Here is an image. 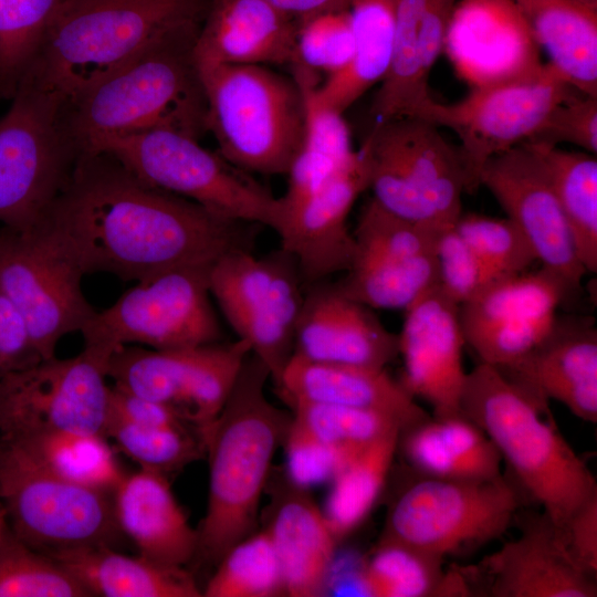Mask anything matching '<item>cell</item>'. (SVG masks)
I'll return each instance as SVG.
<instances>
[{"label": "cell", "mask_w": 597, "mask_h": 597, "mask_svg": "<svg viewBox=\"0 0 597 597\" xmlns=\"http://www.w3.org/2000/svg\"><path fill=\"white\" fill-rule=\"evenodd\" d=\"M41 224L84 275L101 272L137 282L252 251L261 227L154 188L104 151L80 155Z\"/></svg>", "instance_id": "1"}, {"label": "cell", "mask_w": 597, "mask_h": 597, "mask_svg": "<svg viewBox=\"0 0 597 597\" xmlns=\"http://www.w3.org/2000/svg\"><path fill=\"white\" fill-rule=\"evenodd\" d=\"M208 0H61L23 77L65 107L151 46L198 31Z\"/></svg>", "instance_id": "2"}, {"label": "cell", "mask_w": 597, "mask_h": 597, "mask_svg": "<svg viewBox=\"0 0 597 597\" xmlns=\"http://www.w3.org/2000/svg\"><path fill=\"white\" fill-rule=\"evenodd\" d=\"M265 365L248 356L222 410L206 432L209 492L196 558L216 566L256 526L272 460L292 417L264 395Z\"/></svg>", "instance_id": "3"}, {"label": "cell", "mask_w": 597, "mask_h": 597, "mask_svg": "<svg viewBox=\"0 0 597 597\" xmlns=\"http://www.w3.org/2000/svg\"><path fill=\"white\" fill-rule=\"evenodd\" d=\"M461 412L488 436L556 527L597 494L595 476L554 425L548 402L496 368L479 363L467 373Z\"/></svg>", "instance_id": "4"}, {"label": "cell", "mask_w": 597, "mask_h": 597, "mask_svg": "<svg viewBox=\"0 0 597 597\" xmlns=\"http://www.w3.org/2000/svg\"><path fill=\"white\" fill-rule=\"evenodd\" d=\"M197 33L151 46L65 107L69 132L81 153L149 130L197 139L207 130V102L192 57Z\"/></svg>", "instance_id": "5"}, {"label": "cell", "mask_w": 597, "mask_h": 597, "mask_svg": "<svg viewBox=\"0 0 597 597\" xmlns=\"http://www.w3.org/2000/svg\"><path fill=\"white\" fill-rule=\"evenodd\" d=\"M206 96V129L230 164L287 175L301 148L305 108L300 85L265 65L197 69Z\"/></svg>", "instance_id": "6"}, {"label": "cell", "mask_w": 597, "mask_h": 597, "mask_svg": "<svg viewBox=\"0 0 597 597\" xmlns=\"http://www.w3.org/2000/svg\"><path fill=\"white\" fill-rule=\"evenodd\" d=\"M417 116L375 123L359 148L375 199L386 210L438 231L462 214L465 178L458 148Z\"/></svg>", "instance_id": "7"}, {"label": "cell", "mask_w": 597, "mask_h": 597, "mask_svg": "<svg viewBox=\"0 0 597 597\" xmlns=\"http://www.w3.org/2000/svg\"><path fill=\"white\" fill-rule=\"evenodd\" d=\"M11 98L0 119V223L28 231L43 222L81 151L57 95L23 77Z\"/></svg>", "instance_id": "8"}, {"label": "cell", "mask_w": 597, "mask_h": 597, "mask_svg": "<svg viewBox=\"0 0 597 597\" xmlns=\"http://www.w3.org/2000/svg\"><path fill=\"white\" fill-rule=\"evenodd\" d=\"M100 151L112 155L145 184L218 216L265 226L276 233L281 229L280 197L192 136L156 129L107 139L91 153Z\"/></svg>", "instance_id": "9"}, {"label": "cell", "mask_w": 597, "mask_h": 597, "mask_svg": "<svg viewBox=\"0 0 597 597\" xmlns=\"http://www.w3.org/2000/svg\"><path fill=\"white\" fill-rule=\"evenodd\" d=\"M0 503L11 532L51 557L107 545L124 535L113 494L60 478L0 441Z\"/></svg>", "instance_id": "10"}, {"label": "cell", "mask_w": 597, "mask_h": 597, "mask_svg": "<svg viewBox=\"0 0 597 597\" xmlns=\"http://www.w3.org/2000/svg\"><path fill=\"white\" fill-rule=\"evenodd\" d=\"M210 268H179L137 282L82 328L84 348L109 359L132 344L166 350L221 342L210 300Z\"/></svg>", "instance_id": "11"}, {"label": "cell", "mask_w": 597, "mask_h": 597, "mask_svg": "<svg viewBox=\"0 0 597 597\" xmlns=\"http://www.w3.org/2000/svg\"><path fill=\"white\" fill-rule=\"evenodd\" d=\"M520 505L517 489L502 474L485 481L421 475L391 505L380 540L444 558L501 536Z\"/></svg>", "instance_id": "12"}, {"label": "cell", "mask_w": 597, "mask_h": 597, "mask_svg": "<svg viewBox=\"0 0 597 597\" xmlns=\"http://www.w3.org/2000/svg\"><path fill=\"white\" fill-rule=\"evenodd\" d=\"M209 290L224 318L268 368L275 386L294 354L305 285L294 256L280 248L263 256L237 251L209 271Z\"/></svg>", "instance_id": "13"}, {"label": "cell", "mask_w": 597, "mask_h": 597, "mask_svg": "<svg viewBox=\"0 0 597 597\" xmlns=\"http://www.w3.org/2000/svg\"><path fill=\"white\" fill-rule=\"evenodd\" d=\"M576 91L551 63H544L534 76L472 88L455 103L430 96L411 116L457 134L465 191L473 192L481 187V171L492 157L527 142L548 113Z\"/></svg>", "instance_id": "14"}, {"label": "cell", "mask_w": 597, "mask_h": 597, "mask_svg": "<svg viewBox=\"0 0 597 597\" xmlns=\"http://www.w3.org/2000/svg\"><path fill=\"white\" fill-rule=\"evenodd\" d=\"M83 276L44 226L0 228V290L22 314L41 359L55 357L62 337L81 332L95 315L82 291Z\"/></svg>", "instance_id": "15"}, {"label": "cell", "mask_w": 597, "mask_h": 597, "mask_svg": "<svg viewBox=\"0 0 597 597\" xmlns=\"http://www.w3.org/2000/svg\"><path fill=\"white\" fill-rule=\"evenodd\" d=\"M108 359L83 348L0 376V440L36 431L105 436Z\"/></svg>", "instance_id": "16"}, {"label": "cell", "mask_w": 597, "mask_h": 597, "mask_svg": "<svg viewBox=\"0 0 597 597\" xmlns=\"http://www.w3.org/2000/svg\"><path fill=\"white\" fill-rule=\"evenodd\" d=\"M250 354L242 339L166 350L126 345L106 373L114 386L171 408L206 436Z\"/></svg>", "instance_id": "17"}, {"label": "cell", "mask_w": 597, "mask_h": 597, "mask_svg": "<svg viewBox=\"0 0 597 597\" xmlns=\"http://www.w3.org/2000/svg\"><path fill=\"white\" fill-rule=\"evenodd\" d=\"M578 292L542 265L534 272L500 277L459 306L465 345L479 363L505 369L543 339L559 306Z\"/></svg>", "instance_id": "18"}, {"label": "cell", "mask_w": 597, "mask_h": 597, "mask_svg": "<svg viewBox=\"0 0 597 597\" xmlns=\"http://www.w3.org/2000/svg\"><path fill=\"white\" fill-rule=\"evenodd\" d=\"M480 186L493 195L506 217L532 245L537 261L577 291L587 274L546 169L527 143L492 157Z\"/></svg>", "instance_id": "19"}, {"label": "cell", "mask_w": 597, "mask_h": 597, "mask_svg": "<svg viewBox=\"0 0 597 597\" xmlns=\"http://www.w3.org/2000/svg\"><path fill=\"white\" fill-rule=\"evenodd\" d=\"M443 52L471 90L531 77L544 65L515 0H458Z\"/></svg>", "instance_id": "20"}, {"label": "cell", "mask_w": 597, "mask_h": 597, "mask_svg": "<svg viewBox=\"0 0 597 597\" xmlns=\"http://www.w3.org/2000/svg\"><path fill=\"white\" fill-rule=\"evenodd\" d=\"M468 596L595 597L596 578L570 557L558 527L545 513L532 519L514 541L476 566L458 569Z\"/></svg>", "instance_id": "21"}, {"label": "cell", "mask_w": 597, "mask_h": 597, "mask_svg": "<svg viewBox=\"0 0 597 597\" xmlns=\"http://www.w3.org/2000/svg\"><path fill=\"white\" fill-rule=\"evenodd\" d=\"M465 345L459 305L439 285L405 310L398 334L404 370L399 383L413 397L425 399L436 418L460 415L467 373Z\"/></svg>", "instance_id": "22"}, {"label": "cell", "mask_w": 597, "mask_h": 597, "mask_svg": "<svg viewBox=\"0 0 597 597\" xmlns=\"http://www.w3.org/2000/svg\"><path fill=\"white\" fill-rule=\"evenodd\" d=\"M369 178L360 149L283 220L281 248L290 252L305 286L349 268L355 241L347 218Z\"/></svg>", "instance_id": "23"}, {"label": "cell", "mask_w": 597, "mask_h": 597, "mask_svg": "<svg viewBox=\"0 0 597 597\" xmlns=\"http://www.w3.org/2000/svg\"><path fill=\"white\" fill-rule=\"evenodd\" d=\"M294 332V354L308 360L385 368L398 355V335L335 283L305 287Z\"/></svg>", "instance_id": "24"}, {"label": "cell", "mask_w": 597, "mask_h": 597, "mask_svg": "<svg viewBox=\"0 0 597 597\" xmlns=\"http://www.w3.org/2000/svg\"><path fill=\"white\" fill-rule=\"evenodd\" d=\"M498 370L537 399L559 401L574 416L596 423L597 327L593 316L557 314L526 356Z\"/></svg>", "instance_id": "25"}, {"label": "cell", "mask_w": 597, "mask_h": 597, "mask_svg": "<svg viewBox=\"0 0 597 597\" xmlns=\"http://www.w3.org/2000/svg\"><path fill=\"white\" fill-rule=\"evenodd\" d=\"M297 25L264 0H211L193 41L195 64L292 65Z\"/></svg>", "instance_id": "26"}, {"label": "cell", "mask_w": 597, "mask_h": 597, "mask_svg": "<svg viewBox=\"0 0 597 597\" xmlns=\"http://www.w3.org/2000/svg\"><path fill=\"white\" fill-rule=\"evenodd\" d=\"M457 1L394 0V53L373 103L375 123L411 116L430 97L429 77Z\"/></svg>", "instance_id": "27"}, {"label": "cell", "mask_w": 597, "mask_h": 597, "mask_svg": "<svg viewBox=\"0 0 597 597\" xmlns=\"http://www.w3.org/2000/svg\"><path fill=\"white\" fill-rule=\"evenodd\" d=\"M113 504L119 531L137 554L179 567L196 558L197 528L190 526L167 475L146 469L125 473Z\"/></svg>", "instance_id": "28"}, {"label": "cell", "mask_w": 597, "mask_h": 597, "mask_svg": "<svg viewBox=\"0 0 597 597\" xmlns=\"http://www.w3.org/2000/svg\"><path fill=\"white\" fill-rule=\"evenodd\" d=\"M275 387L285 402L305 400L379 411L396 418L404 430L430 417L385 368L320 363L293 354Z\"/></svg>", "instance_id": "29"}, {"label": "cell", "mask_w": 597, "mask_h": 597, "mask_svg": "<svg viewBox=\"0 0 597 597\" xmlns=\"http://www.w3.org/2000/svg\"><path fill=\"white\" fill-rule=\"evenodd\" d=\"M266 527L276 553L285 595L316 597L326 593L337 538L323 511L291 483Z\"/></svg>", "instance_id": "30"}, {"label": "cell", "mask_w": 597, "mask_h": 597, "mask_svg": "<svg viewBox=\"0 0 597 597\" xmlns=\"http://www.w3.org/2000/svg\"><path fill=\"white\" fill-rule=\"evenodd\" d=\"M404 454L422 476L485 481L500 476L502 458L464 415L428 417L400 433Z\"/></svg>", "instance_id": "31"}, {"label": "cell", "mask_w": 597, "mask_h": 597, "mask_svg": "<svg viewBox=\"0 0 597 597\" xmlns=\"http://www.w3.org/2000/svg\"><path fill=\"white\" fill-rule=\"evenodd\" d=\"M291 66L293 78L303 94L305 123L301 148L286 175L287 189L280 197L282 223L291 211L341 170L356 151L352 147L343 113L321 100L317 74L298 64Z\"/></svg>", "instance_id": "32"}, {"label": "cell", "mask_w": 597, "mask_h": 597, "mask_svg": "<svg viewBox=\"0 0 597 597\" xmlns=\"http://www.w3.org/2000/svg\"><path fill=\"white\" fill-rule=\"evenodd\" d=\"M549 62L578 92L597 97V8L579 0H515Z\"/></svg>", "instance_id": "33"}, {"label": "cell", "mask_w": 597, "mask_h": 597, "mask_svg": "<svg viewBox=\"0 0 597 597\" xmlns=\"http://www.w3.org/2000/svg\"><path fill=\"white\" fill-rule=\"evenodd\" d=\"M88 590L100 597H202L185 567L165 565L114 547H88L54 557Z\"/></svg>", "instance_id": "34"}, {"label": "cell", "mask_w": 597, "mask_h": 597, "mask_svg": "<svg viewBox=\"0 0 597 597\" xmlns=\"http://www.w3.org/2000/svg\"><path fill=\"white\" fill-rule=\"evenodd\" d=\"M353 54L338 73L318 84L321 100L344 113L387 75L394 53V0H352Z\"/></svg>", "instance_id": "35"}, {"label": "cell", "mask_w": 597, "mask_h": 597, "mask_svg": "<svg viewBox=\"0 0 597 597\" xmlns=\"http://www.w3.org/2000/svg\"><path fill=\"white\" fill-rule=\"evenodd\" d=\"M335 284L345 296L368 307L405 311L439 285L437 254L408 259L355 249L345 276Z\"/></svg>", "instance_id": "36"}, {"label": "cell", "mask_w": 597, "mask_h": 597, "mask_svg": "<svg viewBox=\"0 0 597 597\" xmlns=\"http://www.w3.org/2000/svg\"><path fill=\"white\" fill-rule=\"evenodd\" d=\"M2 442L60 478L111 494L126 473L102 434L36 431Z\"/></svg>", "instance_id": "37"}, {"label": "cell", "mask_w": 597, "mask_h": 597, "mask_svg": "<svg viewBox=\"0 0 597 597\" xmlns=\"http://www.w3.org/2000/svg\"><path fill=\"white\" fill-rule=\"evenodd\" d=\"M526 143V142H524ZM530 144L556 193L578 256L587 273L597 272V159L586 151Z\"/></svg>", "instance_id": "38"}, {"label": "cell", "mask_w": 597, "mask_h": 597, "mask_svg": "<svg viewBox=\"0 0 597 597\" xmlns=\"http://www.w3.org/2000/svg\"><path fill=\"white\" fill-rule=\"evenodd\" d=\"M401 430L396 429L358 452L331 481L332 489L323 511L339 541L366 519L376 503L396 450Z\"/></svg>", "instance_id": "39"}, {"label": "cell", "mask_w": 597, "mask_h": 597, "mask_svg": "<svg viewBox=\"0 0 597 597\" xmlns=\"http://www.w3.org/2000/svg\"><path fill=\"white\" fill-rule=\"evenodd\" d=\"M105 437L140 469L165 475L206 455L203 432L193 425H137L108 412Z\"/></svg>", "instance_id": "40"}, {"label": "cell", "mask_w": 597, "mask_h": 597, "mask_svg": "<svg viewBox=\"0 0 597 597\" xmlns=\"http://www.w3.org/2000/svg\"><path fill=\"white\" fill-rule=\"evenodd\" d=\"M443 558L410 546L381 541L362 565L364 596H438L444 573Z\"/></svg>", "instance_id": "41"}, {"label": "cell", "mask_w": 597, "mask_h": 597, "mask_svg": "<svg viewBox=\"0 0 597 597\" xmlns=\"http://www.w3.org/2000/svg\"><path fill=\"white\" fill-rule=\"evenodd\" d=\"M214 567L202 597L285 595L281 567L266 528L237 543Z\"/></svg>", "instance_id": "42"}, {"label": "cell", "mask_w": 597, "mask_h": 597, "mask_svg": "<svg viewBox=\"0 0 597 597\" xmlns=\"http://www.w3.org/2000/svg\"><path fill=\"white\" fill-rule=\"evenodd\" d=\"M0 597H91L60 562L19 540L9 528L0 538Z\"/></svg>", "instance_id": "43"}, {"label": "cell", "mask_w": 597, "mask_h": 597, "mask_svg": "<svg viewBox=\"0 0 597 597\" xmlns=\"http://www.w3.org/2000/svg\"><path fill=\"white\" fill-rule=\"evenodd\" d=\"M61 0H0V96L11 98L32 65Z\"/></svg>", "instance_id": "44"}, {"label": "cell", "mask_w": 597, "mask_h": 597, "mask_svg": "<svg viewBox=\"0 0 597 597\" xmlns=\"http://www.w3.org/2000/svg\"><path fill=\"white\" fill-rule=\"evenodd\" d=\"M293 418L324 443L354 457L402 425L384 412L305 400L286 402Z\"/></svg>", "instance_id": "45"}, {"label": "cell", "mask_w": 597, "mask_h": 597, "mask_svg": "<svg viewBox=\"0 0 597 597\" xmlns=\"http://www.w3.org/2000/svg\"><path fill=\"white\" fill-rule=\"evenodd\" d=\"M454 228L499 277L525 272L537 261L526 237L507 217L461 214Z\"/></svg>", "instance_id": "46"}, {"label": "cell", "mask_w": 597, "mask_h": 597, "mask_svg": "<svg viewBox=\"0 0 597 597\" xmlns=\"http://www.w3.org/2000/svg\"><path fill=\"white\" fill-rule=\"evenodd\" d=\"M352 54L348 10L324 12L298 21L293 64L327 77L346 67Z\"/></svg>", "instance_id": "47"}, {"label": "cell", "mask_w": 597, "mask_h": 597, "mask_svg": "<svg viewBox=\"0 0 597 597\" xmlns=\"http://www.w3.org/2000/svg\"><path fill=\"white\" fill-rule=\"evenodd\" d=\"M437 262L440 289L459 306L500 279L474 253L454 227L440 233Z\"/></svg>", "instance_id": "48"}, {"label": "cell", "mask_w": 597, "mask_h": 597, "mask_svg": "<svg viewBox=\"0 0 597 597\" xmlns=\"http://www.w3.org/2000/svg\"><path fill=\"white\" fill-rule=\"evenodd\" d=\"M290 483L308 489L332 481L354 457L324 443L293 416L283 440Z\"/></svg>", "instance_id": "49"}, {"label": "cell", "mask_w": 597, "mask_h": 597, "mask_svg": "<svg viewBox=\"0 0 597 597\" xmlns=\"http://www.w3.org/2000/svg\"><path fill=\"white\" fill-rule=\"evenodd\" d=\"M547 146L570 144L597 154V97L574 92L558 103L526 142Z\"/></svg>", "instance_id": "50"}, {"label": "cell", "mask_w": 597, "mask_h": 597, "mask_svg": "<svg viewBox=\"0 0 597 597\" xmlns=\"http://www.w3.org/2000/svg\"><path fill=\"white\" fill-rule=\"evenodd\" d=\"M39 360L22 314L0 290V376Z\"/></svg>", "instance_id": "51"}, {"label": "cell", "mask_w": 597, "mask_h": 597, "mask_svg": "<svg viewBox=\"0 0 597 597\" xmlns=\"http://www.w3.org/2000/svg\"><path fill=\"white\" fill-rule=\"evenodd\" d=\"M559 531L574 562L597 578V494L579 506Z\"/></svg>", "instance_id": "52"}, {"label": "cell", "mask_w": 597, "mask_h": 597, "mask_svg": "<svg viewBox=\"0 0 597 597\" xmlns=\"http://www.w3.org/2000/svg\"><path fill=\"white\" fill-rule=\"evenodd\" d=\"M297 21L331 11L348 10L352 0H264Z\"/></svg>", "instance_id": "53"}, {"label": "cell", "mask_w": 597, "mask_h": 597, "mask_svg": "<svg viewBox=\"0 0 597 597\" xmlns=\"http://www.w3.org/2000/svg\"><path fill=\"white\" fill-rule=\"evenodd\" d=\"M8 527L7 516L2 504L0 503V538Z\"/></svg>", "instance_id": "54"}, {"label": "cell", "mask_w": 597, "mask_h": 597, "mask_svg": "<svg viewBox=\"0 0 597 597\" xmlns=\"http://www.w3.org/2000/svg\"><path fill=\"white\" fill-rule=\"evenodd\" d=\"M590 7L597 8V0H579Z\"/></svg>", "instance_id": "55"}, {"label": "cell", "mask_w": 597, "mask_h": 597, "mask_svg": "<svg viewBox=\"0 0 597 597\" xmlns=\"http://www.w3.org/2000/svg\"><path fill=\"white\" fill-rule=\"evenodd\" d=\"M0 98H1V96H0Z\"/></svg>", "instance_id": "56"}]
</instances>
